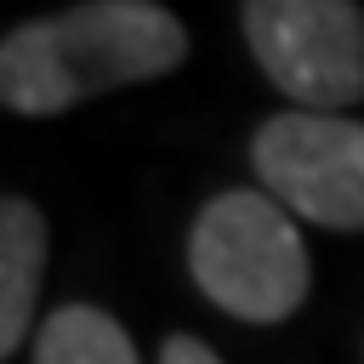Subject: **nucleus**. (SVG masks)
Instances as JSON below:
<instances>
[{
	"label": "nucleus",
	"mask_w": 364,
	"mask_h": 364,
	"mask_svg": "<svg viewBox=\"0 0 364 364\" xmlns=\"http://www.w3.org/2000/svg\"><path fill=\"white\" fill-rule=\"evenodd\" d=\"M188 273L228 318L245 324L290 318L313 284L307 245L290 210L262 188H228L193 216Z\"/></svg>",
	"instance_id": "f03ea898"
},
{
	"label": "nucleus",
	"mask_w": 364,
	"mask_h": 364,
	"mask_svg": "<svg viewBox=\"0 0 364 364\" xmlns=\"http://www.w3.org/2000/svg\"><path fill=\"white\" fill-rule=\"evenodd\" d=\"M188 57V34L148 0H85L57 17L17 23L0 40V102L46 119L85 97L165 80Z\"/></svg>",
	"instance_id": "f257e3e1"
},
{
	"label": "nucleus",
	"mask_w": 364,
	"mask_h": 364,
	"mask_svg": "<svg viewBox=\"0 0 364 364\" xmlns=\"http://www.w3.org/2000/svg\"><path fill=\"white\" fill-rule=\"evenodd\" d=\"M262 188L330 228V233H364V119L347 114H273L250 142Z\"/></svg>",
	"instance_id": "20e7f679"
},
{
	"label": "nucleus",
	"mask_w": 364,
	"mask_h": 364,
	"mask_svg": "<svg viewBox=\"0 0 364 364\" xmlns=\"http://www.w3.org/2000/svg\"><path fill=\"white\" fill-rule=\"evenodd\" d=\"M40 273H46V216L28 199H6L0 205V358L23 347Z\"/></svg>",
	"instance_id": "39448f33"
},
{
	"label": "nucleus",
	"mask_w": 364,
	"mask_h": 364,
	"mask_svg": "<svg viewBox=\"0 0 364 364\" xmlns=\"http://www.w3.org/2000/svg\"><path fill=\"white\" fill-rule=\"evenodd\" d=\"M239 28L267 80L301 114L364 102V6L353 0H250Z\"/></svg>",
	"instance_id": "7ed1b4c3"
},
{
	"label": "nucleus",
	"mask_w": 364,
	"mask_h": 364,
	"mask_svg": "<svg viewBox=\"0 0 364 364\" xmlns=\"http://www.w3.org/2000/svg\"><path fill=\"white\" fill-rule=\"evenodd\" d=\"M159 364H222L199 336H171L165 347H159Z\"/></svg>",
	"instance_id": "0eeeda50"
},
{
	"label": "nucleus",
	"mask_w": 364,
	"mask_h": 364,
	"mask_svg": "<svg viewBox=\"0 0 364 364\" xmlns=\"http://www.w3.org/2000/svg\"><path fill=\"white\" fill-rule=\"evenodd\" d=\"M34 364H142L125 324L91 301L57 307L34 336Z\"/></svg>",
	"instance_id": "423d86ee"
}]
</instances>
